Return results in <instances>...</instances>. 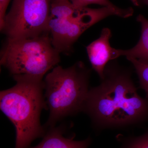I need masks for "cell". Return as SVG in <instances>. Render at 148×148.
I'll use <instances>...</instances> for the list:
<instances>
[{
	"instance_id": "8fae6325",
	"label": "cell",
	"mask_w": 148,
	"mask_h": 148,
	"mask_svg": "<svg viewBox=\"0 0 148 148\" xmlns=\"http://www.w3.org/2000/svg\"><path fill=\"white\" fill-rule=\"evenodd\" d=\"M121 148H148V130L140 136L126 139Z\"/></svg>"
},
{
	"instance_id": "30bf717a",
	"label": "cell",
	"mask_w": 148,
	"mask_h": 148,
	"mask_svg": "<svg viewBox=\"0 0 148 148\" xmlns=\"http://www.w3.org/2000/svg\"><path fill=\"white\" fill-rule=\"evenodd\" d=\"M135 68L139 78L140 87L146 93V98L148 99V64H144L136 59L127 58Z\"/></svg>"
},
{
	"instance_id": "52a82bcc",
	"label": "cell",
	"mask_w": 148,
	"mask_h": 148,
	"mask_svg": "<svg viewBox=\"0 0 148 148\" xmlns=\"http://www.w3.org/2000/svg\"><path fill=\"white\" fill-rule=\"evenodd\" d=\"M112 36L110 29L103 28L100 37L86 47L92 69L98 74L100 79L103 77L104 70L108 63L120 56L119 49L112 47L110 44Z\"/></svg>"
},
{
	"instance_id": "277c9868",
	"label": "cell",
	"mask_w": 148,
	"mask_h": 148,
	"mask_svg": "<svg viewBox=\"0 0 148 148\" xmlns=\"http://www.w3.org/2000/svg\"><path fill=\"white\" fill-rule=\"evenodd\" d=\"M48 32L53 46L59 53L69 54L74 44L86 30L108 16L126 18L133 15L132 7L115 9L78 8L66 0H51Z\"/></svg>"
},
{
	"instance_id": "8992f818",
	"label": "cell",
	"mask_w": 148,
	"mask_h": 148,
	"mask_svg": "<svg viewBox=\"0 0 148 148\" xmlns=\"http://www.w3.org/2000/svg\"><path fill=\"white\" fill-rule=\"evenodd\" d=\"M51 0H13L1 32L8 39L30 38L48 32Z\"/></svg>"
},
{
	"instance_id": "4fadbf2b",
	"label": "cell",
	"mask_w": 148,
	"mask_h": 148,
	"mask_svg": "<svg viewBox=\"0 0 148 148\" xmlns=\"http://www.w3.org/2000/svg\"><path fill=\"white\" fill-rule=\"evenodd\" d=\"M10 0H0V28L2 27L7 8Z\"/></svg>"
},
{
	"instance_id": "7c38bea8",
	"label": "cell",
	"mask_w": 148,
	"mask_h": 148,
	"mask_svg": "<svg viewBox=\"0 0 148 148\" xmlns=\"http://www.w3.org/2000/svg\"><path fill=\"white\" fill-rule=\"evenodd\" d=\"M73 5L78 8L87 7L90 4H97L115 9L120 8L115 5L110 0H66Z\"/></svg>"
},
{
	"instance_id": "3957f363",
	"label": "cell",
	"mask_w": 148,
	"mask_h": 148,
	"mask_svg": "<svg viewBox=\"0 0 148 148\" xmlns=\"http://www.w3.org/2000/svg\"><path fill=\"white\" fill-rule=\"evenodd\" d=\"M90 73L91 70L80 61L66 69L56 66L46 76L44 97L50 112L47 127H53L61 119L82 112Z\"/></svg>"
},
{
	"instance_id": "6da1fadb",
	"label": "cell",
	"mask_w": 148,
	"mask_h": 148,
	"mask_svg": "<svg viewBox=\"0 0 148 148\" xmlns=\"http://www.w3.org/2000/svg\"><path fill=\"white\" fill-rule=\"evenodd\" d=\"M130 69L116 59L106 65L101 84L89 89L82 112L97 130L124 129L148 121V99L139 95Z\"/></svg>"
},
{
	"instance_id": "5b68a950",
	"label": "cell",
	"mask_w": 148,
	"mask_h": 148,
	"mask_svg": "<svg viewBox=\"0 0 148 148\" xmlns=\"http://www.w3.org/2000/svg\"><path fill=\"white\" fill-rule=\"evenodd\" d=\"M60 61V53L53 46L49 34L30 38L7 39L1 51V65L13 75L43 77Z\"/></svg>"
},
{
	"instance_id": "9c48e42d",
	"label": "cell",
	"mask_w": 148,
	"mask_h": 148,
	"mask_svg": "<svg viewBox=\"0 0 148 148\" xmlns=\"http://www.w3.org/2000/svg\"><path fill=\"white\" fill-rule=\"evenodd\" d=\"M136 19L141 24L140 40L136 45L130 49H120V56H125L127 59L134 58L144 64H148V19L140 14Z\"/></svg>"
},
{
	"instance_id": "7a4b0ae2",
	"label": "cell",
	"mask_w": 148,
	"mask_h": 148,
	"mask_svg": "<svg viewBox=\"0 0 148 148\" xmlns=\"http://www.w3.org/2000/svg\"><path fill=\"white\" fill-rule=\"evenodd\" d=\"M13 77L16 84L1 92L0 108L15 127V148H29L45 134L40 121L42 110L47 108L43 94V77L17 75Z\"/></svg>"
},
{
	"instance_id": "ba28073f",
	"label": "cell",
	"mask_w": 148,
	"mask_h": 148,
	"mask_svg": "<svg viewBox=\"0 0 148 148\" xmlns=\"http://www.w3.org/2000/svg\"><path fill=\"white\" fill-rule=\"evenodd\" d=\"M64 131L59 127H51L40 144L32 148H88L91 143L88 138L82 141L65 138Z\"/></svg>"
},
{
	"instance_id": "5bb4252c",
	"label": "cell",
	"mask_w": 148,
	"mask_h": 148,
	"mask_svg": "<svg viewBox=\"0 0 148 148\" xmlns=\"http://www.w3.org/2000/svg\"><path fill=\"white\" fill-rule=\"evenodd\" d=\"M130 1L136 6L140 7L143 5L148 6V0H130Z\"/></svg>"
}]
</instances>
